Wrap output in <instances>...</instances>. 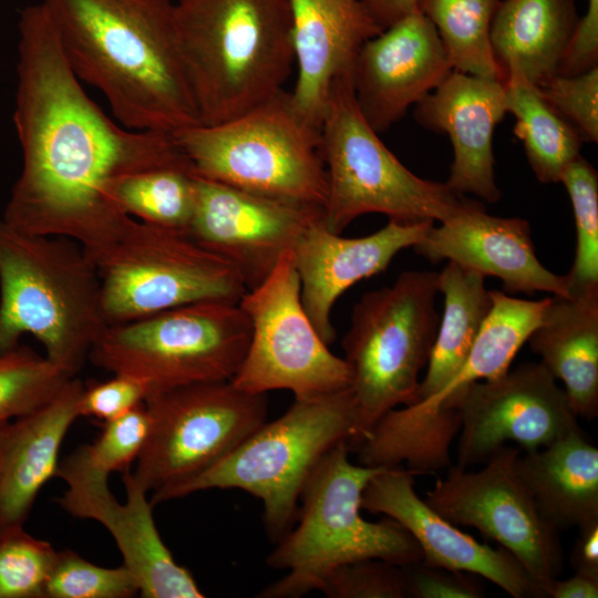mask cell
<instances>
[{
    "label": "cell",
    "instance_id": "6da1fadb",
    "mask_svg": "<svg viewBox=\"0 0 598 598\" xmlns=\"http://www.w3.org/2000/svg\"><path fill=\"white\" fill-rule=\"evenodd\" d=\"M18 32L13 123L22 168L1 219L91 249L127 217L111 199L115 181L190 164L173 133L122 128L87 96L42 2L21 10Z\"/></svg>",
    "mask_w": 598,
    "mask_h": 598
},
{
    "label": "cell",
    "instance_id": "9a60e30c",
    "mask_svg": "<svg viewBox=\"0 0 598 598\" xmlns=\"http://www.w3.org/2000/svg\"><path fill=\"white\" fill-rule=\"evenodd\" d=\"M456 408L462 468L485 463L507 442L533 452L581 431L565 390L542 362L468 384L456 396Z\"/></svg>",
    "mask_w": 598,
    "mask_h": 598
},
{
    "label": "cell",
    "instance_id": "d6a6232c",
    "mask_svg": "<svg viewBox=\"0 0 598 598\" xmlns=\"http://www.w3.org/2000/svg\"><path fill=\"white\" fill-rule=\"evenodd\" d=\"M70 379L27 346L0 353V424L44 405Z\"/></svg>",
    "mask_w": 598,
    "mask_h": 598
},
{
    "label": "cell",
    "instance_id": "83f0119b",
    "mask_svg": "<svg viewBox=\"0 0 598 598\" xmlns=\"http://www.w3.org/2000/svg\"><path fill=\"white\" fill-rule=\"evenodd\" d=\"M484 280L483 275L454 261L439 272L444 311L416 402L437 394L464 365L493 305Z\"/></svg>",
    "mask_w": 598,
    "mask_h": 598
},
{
    "label": "cell",
    "instance_id": "ffe728a7",
    "mask_svg": "<svg viewBox=\"0 0 598 598\" xmlns=\"http://www.w3.org/2000/svg\"><path fill=\"white\" fill-rule=\"evenodd\" d=\"M413 248L431 262L447 259L484 277H497L509 293L571 296L567 276L551 272L538 260L526 219L489 215L475 200L439 227L432 225Z\"/></svg>",
    "mask_w": 598,
    "mask_h": 598
},
{
    "label": "cell",
    "instance_id": "8d00e7d4",
    "mask_svg": "<svg viewBox=\"0 0 598 598\" xmlns=\"http://www.w3.org/2000/svg\"><path fill=\"white\" fill-rule=\"evenodd\" d=\"M319 590L329 598H408L404 567L382 559L341 565Z\"/></svg>",
    "mask_w": 598,
    "mask_h": 598
},
{
    "label": "cell",
    "instance_id": "7402d4cb",
    "mask_svg": "<svg viewBox=\"0 0 598 598\" xmlns=\"http://www.w3.org/2000/svg\"><path fill=\"white\" fill-rule=\"evenodd\" d=\"M507 113L504 82L455 70L415 105L419 124L450 137L453 162L445 184L457 195L499 200L493 135Z\"/></svg>",
    "mask_w": 598,
    "mask_h": 598
},
{
    "label": "cell",
    "instance_id": "44dd1931",
    "mask_svg": "<svg viewBox=\"0 0 598 598\" xmlns=\"http://www.w3.org/2000/svg\"><path fill=\"white\" fill-rule=\"evenodd\" d=\"M434 221L404 223L389 219L375 233L342 237L323 224V214L311 223L292 248L300 280L302 306L323 341L336 337L331 310L351 286L383 272L403 249L421 241Z\"/></svg>",
    "mask_w": 598,
    "mask_h": 598
},
{
    "label": "cell",
    "instance_id": "7bdbcfd3",
    "mask_svg": "<svg viewBox=\"0 0 598 598\" xmlns=\"http://www.w3.org/2000/svg\"><path fill=\"white\" fill-rule=\"evenodd\" d=\"M570 563L576 573L598 578V520L579 527Z\"/></svg>",
    "mask_w": 598,
    "mask_h": 598
},
{
    "label": "cell",
    "instance_id": "8fae6325",
    "mask_svg": "<svg viewBox=\"0 0 598 598\" xmlns=\"http://www.w3.org/2000/svg\"><path fill=\"white\" fill-rule=\"evenodd\" d=\"M250 336L249 318L239 303L203 301L107 326L89 361L141 381L150 395L188 384L231 381Z\"/></svg>",
    "mask_w": 598,
    "mask_h": 598
},
{
    "label": "cell",
    "instance_id": "74e56055",
    "mask_svg": "<svg viewBox=\"0 0 598 598\" xmlns=\"http://www.w3.org/2000/svg\"><path fill=\"white\" fill-rule=\"evenodd\" d=\"M538 90L582 141L597 143L598 66L577 75L557 74Z\"/></svg>",
    "mask_w": 598,
    "mask_h": 598
},
{
    "label": "cell",
    "instance_id": "60d3db41",
    "mask_svg": "<svg viewBox=\"0 0 598 598\" xmlns=\"http://www.w3.org/2000/svg\"><path fill=\"white\" fill-rule=\"evenodd\" d=\"M408 598H482L484 589L475 575L416 561L403 566Z\"/></svg>",
    "mask_w": 598,
    "mask_h": 598
},
{
    "label": "cell",
    "instance_id": "9c48e42d",
    "mask_svg": "<svg viewBox=\"0 0 598 598\" xmlns=\"http://www.w3.org/2000/svg\"><path fill=\"white\" fill-rule=\"evenodd\" d=\"M437 293V272L410 270L354 305L341 344L358 414L355 445L388 411L417 401L440 323Z\"/></svg>",
    "mask_w": 598,
    "mask_h": 598
},
{
    "label": "cell",
    "instance_id": "4dcf8cb0",
    "mask_svg": "<svg viewBox=\"0 0 598 598\" xmlns=\"http://www.w3.org/2000/svg\"><path fill=\"white\" fill-rule=\"evenodd\" d=\"M501 0H419L432 22L453 70L505 81L491 43V25Z\"/></svg>",
    "mask_w": 598,
    "mask_h": 598
},
{
    "label": "cell",
    "instance_id": "52a82bcc",
    "mask_svg": "<svg viewBox=\"0 0 598 598\" xmlns=\"http://www.w3.org/2000/svg\"><path fill=\"white\" fill-rule=\"evenodd\" d=\"M320 150L327 174L323 224L334 234L370 213L442 223L471 203L445 183L415 175L384 145L358 107L352 73L336 79L329 91Z\"/></svg>",
    "mask_w": 598,
    "mask_h": 598
},
{
    "label": "cell",
    "instance_id": "603a6c76",
    "mask_svg": "<svg viewBox=\"0 0 598 598\" xmlns=\"http://www.w3.org/2000/svg\"><path fill=\"white\" fill-rule=\"evenodd\" d=\"M297 79L290 99L320 131L332 83L352 73L361 47L384 29L361 0H289Z\"/></svg>",
    "mask_w": 598,
    "mask_h": 598
},
{
    "label": "cell",
    "instance_id": "ac0fdd59",
    "mask_svg": "<svg viewBox=\"0 0 598 598\" xmlns=\"http://www.w3.org/2000/svg\"><path fill=\"white\" fill-rule=\"evenodd\" d=\"M415 473L383 467L365 485L361 508L384 514L403 526L421 548L422 563L481 576L514 598H544L545 592L505 548L478 543L437 514L414 491Z\"/></svg>",
    "mask_w": 598,
    "mask_h": 598
},
{
    "label": "cell",
    "instance_id": "30bf717a",
    "mask_svg": "<svg viewBox=\"0 0 598 598\" xmlns=\"http://www.w3.org/2000/svg\"><path fill=\"white\" fill-rule=\"evenodd\" d=\"M84 251L97 272L107 326L189 303H238L248 290L231 262L187 233L130 216L113 235Z\"/></svg>",
    "mask_w": 598,
    "mask_h": 598
},
{
    "label": "cell",
    "instance_id": "f546056e",
    "mask_svg": "<svg viewBox=\"0 0 598 598\" xmlns=\"http://www.w3.org/2000/svg\"><path fill=\"white\" fill-rule=\"evenodd\" d=\"M504 89L507 112L516 118L514 132L535 176L544 184L559 183L580 155L581 137L520 73H507Z\"/></svg>",
    "mask_w": 598,
    "mask_h": 598
},
{
    "label": "cell",
    "instance_id": "5b68a950",
    "mask_svg": "<svg viewBox=\"0 0 598 598\" xmlns=\"http://www.w3.org/2000/svg\"><path fill=\"white\" fill-rule=\"evenodd\" d=\"M350 445L334 446L317 465L300 495L292 528L277 542L266 563L287 574L257 597L299 598L319 590L339 566L382 559L405 566L422 560L420 546L398 522H369L361 515L363 489L383 467L353 464Z\"/></svg>",
    "mask_w": 598,
    "mask_h": 598
},
{
    "label": "cell",
    "instance_id": "2e32d148",
    "mask_svg": "<svg viewBox=\"0 0 598 598\" xmlns=\"http://www.w3.org/2000/svg\"><path fill=\"white\" fill-rule=\"evenodd\" d=\"M56 476L66 491L56 503L70 515L94 519L115 540L123 565L138 582L144 598H203L188 569L178 565L164 544L147 492L128 470L123 473L126 498L118 503L107 485L109 474L90 458L85 445L60 461Z\"/></svg>",
    "mask_w": 598,
    "mask_h": 598
},
{
    "label": "cell",
    "instance_id": "d6986e66",
    "mask_svg": "<svg viewBox=\"0 0 598 598\" xmlns=\"http://www.w3.org/2000/svg\"><path fill=\"white\" fill-rule=\"evenodd\" d=\"M452 71L435 27L416 11L361 47L352 71L354 97L365 121L380 134Z\"/></svg>",
    "mask_w": 598,
    "mask_h": 598
},
{
    "label": "cell",
    "instance_id": "4fadbf2b",
    "mask_svg": "<svg viewBox=\"0 0 598 598\" xmlns=\"http://www.w3.org/2000/svg\"><path fill=\"white\" fill-rule=\"evenodd\" d=\"M238 303L249 318L251 336L231 380L237 388L251 393L288 390L296 399L349 388L351 374L346 360L330 351L302 306L291 250Z\"/></svg>",
    "mask_w": 598,
    "mask_h": 598
},
{
    "label": "cell",
    "instance_id": "cb8c5ba5",
    "mask_svg": "<svg viewBox=\"0 0 598 598\" xmlns=\"http://www.w3.org/2000/svg\"><path fill=\"white\" fill-rule=\"evenodd\" d=\"M83 389L71 378L44 405L0 424V535L23 527L39 492L56 476Z\"/></svg>",
    "mask_w": 598,
    "mask_h": 598
},
{
    "label": "cell",
    "instance_id": "484cf974",
    "mask_svg": "<svg viewBox=\"0 0 598 598\" xmlns=\"http://www.w3.org/2000/svg\"><path fill=\"white\" fill-rule=\"evenodd\" d=\"M518 477L557 530L598 520V448L582 431L518 455Z\"/></svg>",
    "mask_w": 598,
    "mask_h": 598
},
{
    "label": "cell",
    "instance_id": "3957f363",
    "mask_svg": "<svg viewBox=\"0 0 598 598\" xmlns=\"http://www.w3.org/2000/svg\"><path fill=\"white\" fill-rule=\"evenodd\" d=\"M182 59L202 125L281 91L295 64L289 0H175Z\"/></svg>",
    "mask_w": 598,
    "mask_h": 598
},
{
    "label": "cell",
    "instance_id": "5bb4252c",
    "mask_svg": "<svg viewBox=\"0 0 598 598\" xmlns=\"http://www.w3.org/2000/svg\"><path fill=\"white\" fill-rule=\"evenodd\" d=\"M519 450L504 445L477 472L450 467L425 502L455 526H471L508 550L546 597L563 569L558 530L539 514L518 477Z\"/></svg>",
    "mask_w": 598,
    "mask_h": 598
},
{
    "label": "cell",
    "instance_id": "ba28073f",
    "mask_svg": "<svg viewBox=\"0 0 598 598\" xmlns=\"http://www.w3.org/2000/svg\"><path fill=\"white\" fill-rule=\"evenodd\" d=\"M174 136L196 176L323 207L320 131L296 111L286 90L229 121L187 127Z\"/></svg>",
    "mask_w": 598,
    "mask_h": 598
},
{
    "label": "cell",
    "instance_id": "1f68e13d",
    "mask_svg": "<svg viewBox=\"0 0 598 598\" xmlns=\"http://www.w3.org/2000/svg\"><path fill=\"white\" fill-rule=\"evenodd\" d=\"M110 196L130 217L187 233L195 205V174L190 166L134 172L115 181Z\"/></svg>",
    "mask_w": 598,
    "mask_h": 598
},
{
    "label": "cell",
    "instance_id": "277c9868",
    "mask_svg": "<svg viewBox=\"0 0 598 598\" xmlns=\"http://www.w3.org/2000/svg\"><path fill=\"white\" fill-rule=\"evenodd\" d=\"M106 327L97 272L83 247L0 218V353L31 334L74 378Z\"/></svg>",
    "mask_w": 598,
    "mask_h": 598
},
{
    "label": "cell",
    "instance_id": "d4e9b609",
    "mask_svg": "<svg viewBox=\"0 0 598 598\" xmlns=\"http://www.w3.org/2000/svg\"><path fill=\"white\" fill-rule=\"evenodd\" d=\"M578 417L598 414V287L553 296L527 340Z\"/></svg>",
    "mask_w": 598,
    "mask_h": 598
},
{
    "label": "cell",
    "instance_id": "e575fe53",
    "mask_svg": "<svg viewBox=\"0 0 598 598\" xmlns=\"http://www.w3.org/2000/svg\"><path fill=\"white\" fill-rule=\"evenodd\" d=\"M137 594L138 582L124 565L102 567L63 549L56 551L44 598H131Z\"/></svg>",
    "mask_w": 598,
    "mask_h": 598
},
{
    "label": "cell",
    "instance_id": "8992f818",
    "mask_svg": "<svg viewBox=\"0 0 598 598\" xmlns=\"http://www.w3.org/2000/svg\"><path fill=\"white\" fill-rule=\"evenodd\" d=\"M359 434L350 388L296 399L282 415L266 421L219 462L151 503L212 488H238L261 501L266 533L277 543L295 526L300 495L320 461L342 442L355 445Z\"/></svg>",
    "mask_w": 598,
    "mask_h": 598
},
{
    "label": "cell",
    "instance_id": "836d02e7",
    "mask_svg": "<svg viewBox=\"0 0 598 598\" xmlns=\"http://www.w3.org/2000/svg\"><path fill=\"white\" fill-rule=\"evenodd\" d=\"M576 227L575 260L566 275L570 292L598 287V174L580 155L563 172Z\"/></svg>",
    "mask_w": 598,
    "mask_h": 598
},
{
    "label": "cell",
    "instance_id": "ab89813d",
    "mask_svg": "<svg viewBox=\"0 0 598 598\" xmlns=\"http://www.w3.org/2000/svg\"><path fill=\"white\" fill-rule=\"evenodd\" d=\"M147 395L148 390L141 381L113 374L104 382L84 385L78 404L79 414L103 423L143 403Z\"/></svg>",
    "mask_w": 598,
    "mask_h": 598
},
{
    "label": "cell",
    "instance_id": "d590c367",
    "mask_svg": "<svg viewBox=\"0 0 598 598\" xmlns=\"http://www.w3.org/2000/svg\"><path fill=\"white\" fill-rule=\"evenodd\" d=\"M56 551L23 527L0 535V598H44Z\"/></svg>",
    "mask_w": 598,
    "mask_h": 598
},
{
    "label": "cell",
    "instance_id": "f35d334b",
    "mask_svg": "<svg viewBox=\"0 0 598 598\" xmlns=\"http://www.w3.org/2000/svg\"><path fill=\"white\" fill-rule=\"evenodd\" d=\"M150 431V415L143 403L102 423L92 444L85 445L92 462L107 474L126 472L136 462Z\"/></svg>",
    "mask_w": 598,
    "mask_h": 598
},
{
    "label": "cell",
    "instance_id": "f6af8a7d",
    "mask_svg": "<svg viewBox=\"0 0 598 598\" xmlns=\"http://www.w3.org/2000/svg\"><path fill=\"white\" fill-rule=\"evenodd\" d=\"M548 597L553 598H597L598 578H594L580 573L574 574L570 578L559 580L554 579L548 589Z\"/></svg>",
    "mask_w": 598,
    "mask_h": 598
},
{
    "label": "cell",
    "instance_id": "7a4b0ae2",
    "mask_svg": "<svg viewBox=\"0 0 598 598\" xmlns=\"http://www.w3.org/2000/svg\"><path fill=\"white\" fill-rule=\"evenodd\" d=\"M79 80L99 89L134 131L200 125L179 49L173 0H43Z\"/></svg>",
    "mask_w": 598,
    "mask_h": 598
},
{
    "label": "cell",
    "instance_id": "ee69618b",
    "mask_svg": "<svg viewBox=\"0 0 598 598\" xmlns=\"http://www.w3.org/2000/svg\"><path fill=\"white\" fill-rule=\"evenodd\" d=\"M374 20L388 28L400 19L419 10V0H361Z\"/></svg>",
    "mask_w": 598,
    "mask_h": 598
},
{
    "label": "cell",
    "instance_id": "e0dca14e",
    "mask_svg": "<svg viewBox=\"0 0 598 598\" xmlns=\"http://www.w3.org/2000/svg\"><path fill=\"white\" fill-rule=\"evenodd\" d=\"M322 208L256 194L195 175V205L187 234L231 262L247 289L261 283L292 250Z\"/></svg>",
    "mask_w": 598,
    "mask_h": 598
},
{
    "label": "cell",
    "instance_id": "7c38bea8",
    "mask_svg": "<svg viewBox=\"0 0 598 598\" xmlns=\"http://www.w3.org/2000/svg\"><path fill=\"white\" fill-rule=\"evenodd\" d=\"M150 431L134 480L153 501L203 473L266 422L267 393L231 381L196 383L150 394Z\"/></svg>",
    "mask_w": 598,
    "mask_h": 598
},
{
    "label": "cell",
    "instance_id": "4316f807",
    "mask_svg": "<svg viewBox=\"0 0 598 598\" xmlns=\"http://www.w3.org/2000/svg\"><path fill=\"white\" fill-rule=\"evenodd\" d=\"M578 18L574 0H501L491 43L505 79L518 72L539 87L557 75Z\"/></svg>",
    "mask_w": 598,
    "mask_h": 598
},
{
    "label": "cell",
    "instance_id": "b9f144b4",
    "mask_svg": "<svg viewBox=\"0 0 598 598\" xmlns=\"http://www.w3.org/2000/svg\"><path fill=\"white\" fill-rule=\"evenodd\" d=\"M598 62V0H588L586 13L578 18L559 73L577 75L597 65Z\"/></svg>",
    "mask_w": 598,
    "mask_h": 598
},
{
    "label": "cell",
    "instance_id": "f1b7e54d",
    "mask_svg": "<svg viewBox=\"0 0 598 598\" xmlns=\"http://www.w3.org/2000/svg\"><path fill=\"white\" fill-rule=\"evenodd\" d=\"M491 292L492 309L462 369L437 394L413 404L425 410H437L468 384L504 375L519 349L540 323L550 300H525L498 290Z\"/></svg>",
    "mask_w": 598,
    "mask_h": 598
}]
</instances>
